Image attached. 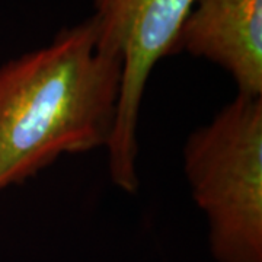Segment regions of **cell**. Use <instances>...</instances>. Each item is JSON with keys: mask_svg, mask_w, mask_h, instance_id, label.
<instances>
[{"mask_svg": "<svg viewBox=\"0 0 262 262\" xmlns=\"http://www.w3.org/2000/svg\"><path fill=\"white\" fill-rule=\"evenodd\" d=\"M181 51L222 67L237 94L262 96V0H194L172 54Z\"/></svg>", "mask_w": 262, "mask_h": 262, "instance_id": "277c9868", "label": "cell"}, {"mask_svg": "<svg viewBox=\"0 0 262 262\" xmlns=\"http://www.w3.org/2000/svg\"><path fill=\"white\" fill-rule=\"evenodd\" d=\"M184 172L217 262H262V96L237 94L189 133Z\"/></svg>", "mask_w": 262, "mask_h": 262, "instance_id": "7a4b0ae2", "label": "cell"}, {"mask_svg": "<svg viewBox=\"0 0 262 262\" xmlns=\"http://www.w3.org/2000/svg\"><path fill=\"white\" fill-rule=\"evenodd\" d=\"M122 60L98 47L92 16L0 67V192L63 155L106 147Z\"/></svg>", "mask_w": 262, "mask_h": 262, "instance_id": "6da1fadb", "label": "cell"}, {"mask_svg": "<svg viewBox=\"0 0 262 262\" xmlns=\"http://www.w3.org/2000/svg\"><path fill=\"white\" fill-rule=\"evenodd\" d=\"M194 0H94L98 47L121 57L120 96L106 144L111 181L124 192L139 189V120L150 75L173 46Z\"/></svg>", "mask_w": 262, "mask_h": 262, "instance_id": "3957f363", "label": "cell"}]
</instances>
